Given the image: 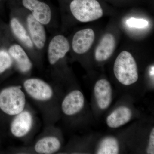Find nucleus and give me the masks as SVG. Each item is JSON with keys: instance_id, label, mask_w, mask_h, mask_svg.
Segmentation results:
<instances>
[{"instance_id": "nucleus-7", "label": "nucleus", "mask_w": 154, "mask_h": 154, "mask_svg": "<svg viewBox=\"0 0 154 154\" xmlns=\"http://www.w3.org/2000/svg\"><path fill=\"white\" fill-rule=\"evenodd\" d=\"M6 48L19 71L24 74L30 71L33 63L30 56L24 48L15 40L11 33Z\"/></svg>"}, {"instance_id": "nucleus-21", "label": "nucleus", "mask_w": 154, "mask_h": 154, "mask_svg": "<svg viewBox=\"0 0 154 154\" xmlns=\"http://www.w3.org/2000/svg\"><path fill=\"white\" fill-rule=\"evenodd\" d=\"M154 65L152 66L149 70V75L152 80L154 81Z\"/></svg>"}, {"instance_id": "nucleus-19", "label": "nucleus", "mask_w": 154, "mask_h": 154, "mask_svg": "<svg viewBox=\"0 0 154 154\" xmlns=\"http://www.w3.org/2000/svg\"><path fill=\"white\" fill-rule=\"evenodd\" d=\"M128 25L131 28H146L149 25V22L143 19L131 18L126 21Z\"/></svg>"}, {"instance_id": "nucleus-14", "label": "nucleus", "mask_w": 154, "mask_h": 154, "mask_svg": "<svg viewBox=\"0 0 154 154\" xmlns=\"http://www.w3.org/2000/svg\"><path fill=\"white\" fill-rule=\"evenodd\" d=\"M33 124V118L30 112L22 111L17 114L11 124L12 134L17 137H22L27 134Z\"/></svg>"}, {"instance_id": "nucleus-22", "label": "nucleus", "mask_w": 154, "mask_h": 154, "mask_svg": "<svg viewBox=\"0 0 154 154\" xmlns=\"http://www.w3.org/2000/svg\"><path fill=\"white\" fill-rule=\"evenodd\" d=\"M2 1V0H0V2H1Z\"/></svg>"}, {"instance_id": "nucleus-9", "label": "nucleus", "mask_w": 154, "mask_h": 154, "mask_svg": "<svg viewBox=\"0 0 154 154\" xmlns=\"http://www.w3.org/2000/svg\"><path fill=\"white\" fill-rule=\"evenodd\" d=\"M24 86L26 92L31 97L39 101L49 100L53 94L51 87L40 79H28L24 82Z\"/></svg>"}, {"instance_id": "nucleus-17", "label": "nucleus", "mask_w": 154, "mask_h": 154, "mask_svg": "<svg viewBox=\"0 0 154 154\" xmlns=\"http://www.w3.org/2000/svg\"><path fill=\"white\" fill-rule=\"evenodd\" d=\"M118 140L112 136H107L102 139L96 150L98 154H117L119 152Z\"/></svg>"}, {"instance_id": "nucleus-15", "label": "nucleus", "mask_w": 154, "mask_h": 154, "mask_svg": "<svg viewBox=\"0 0 154 154\" xmlns=\"http://www.w3.org/2000/svg\"><path fill=\"white\" fill-rule=\"evenodd\" d=\"M132 110L126 106H119L112 111L106 118L108 127L116 128L127 124L132 118Z\"/></svg>"}, {"instance_id": "nucleus-18", "label": "nucleus", "mask_w": 154, "mask_h": 154, "mask_svg": "<svg viewBox=\"0 0 154 154\" xmlns=\"http://www.w3.org/2000/svg\"><path fill=\"white\" fill-rule=\"evenodd\" d=\"M13 60L6 48L0 49V74L12 66Z\"/></svg>"}, {"instance_id": "nucleus-2", "label": "nucleus", "mask_w": 154, "mask_h": 154, "mask_svg": "<svg viewBox=\"0 0 154 154\" xmlns=\"http://www.w3.org/2000/svg\"><path fill=\"white\" fill-rule=\"evenodd\" d=\"M28 11L49 31L55 26L53 7L50 0H11Z\"/></svg>"}, {"instance_id": "nucleus-12", "label": "nucleus", "mask_w": 154, "mask_h": 154, "mask_svg": "<svg viewBox=\"0 0 154 154\" xmlns=\"http://www.w3.org/2000/svg\"><path fill=\"white\" fill-rule=\"evenodd\" d=\"M85 103V97L82 92L75 90L68 94L63 99L62 110L66 115H74L82 110Z\"/></svg>"}, {"instance_id": "nucleus-16", "label": "nucleus", "mask_w": 154, "mask_h": 154, "mask_svg": "<svg viewBox=\"0 0 154 154\" xmlns=\"http://www.w3.org/2000/svg\"><path fill=\"white\" fill-rule=\"evenodd\" d=\"M60 147V142L57 138L49 136L38 140L35 145L34 148L38 153L51 154L59 150Z\"/></svg>"}, {"instance_id": "nucleus-4", "label": "nucleus", "mask_w": 154, "mask_h": 154, "mask_svg": "<svg viewBox=\"0 0 154 154\" xmlns=\"http://www.w3.org/2000/svg\"><path fill=\"white\" fill-rule=\"evenodd\" d=\"M69 9L72 17L83 23L98 20L104 14L97 0H71L69 3Z\"/></svg>"}, {"instance_id": "nucleus-5", "label": "nucleus", "mask_w": 154, "mask_h": 154, "mask_svg": "<svg viewBox=\"0 0 154 154\" xmlns=\"http://www.w3.org/2000/svg\"><path fill=\"white\" fill-rule=\"evenodd\" d=\"M25 96L21 86L4 89L0 93V109L10 115H15L24 110Z\"/></svg>"}, {"instance_id": "nucleus-13", "label": "nucleus", "mask_w": 154, "mask_h": 154, "mask_svg": "<svg viewBox=\"0 0 154 154\" xmlns=\"http://www.w3.org/2000/svg\"><path fill=\"white\" fill-rule=\"evenodd\" d=\"M116 42L113 34H105L99 42L95 51V58L98 62H103L109 59L115 50Z\"/></svg>"}, {"instance_id": "nucleus-3", "label": "nucleus", "mask_w": 154, "mask_h": 154, "mask_svg": "<svg viewBox=\"0 0 154 154\" xmlns=\"http://www.w3.org/2000/svg\"><path fill=\"white\" fill-rule=\"evenodd\" d=\"M116 78L123 85L128 86L137 82L138 69L136 61L128 51H122L116 59L113 65Z\"/></svg>"}, {"instance_id": "nucleus-6", "label": "nucleus", "mask_w": 154, "mask_h": 154, "mask_svg": "<svg viewBox=\"0 0 154 154\" xmlns=\"http://www.w3.org/2000/svg\"><path fill=\"white\" fill-rule=\"evenodd\" d=\"M8 27L15 40L24 48L30 57L39 55L23 22L11 10Z\"/></svg>"}, {"instance_id": "nucleus-8", "label": "nucleus", "mask_w": 154, "mask_h": 154, "mask_svg": "<svg viewBox=\"0 0 154 154\" xmlns=\"http://www.w3.org/2000/svg\"><path fill=\"white\" fill-rule=\"evenodd\" d=\"M70 50L68 39L62 34L53 35L48 41L46 48L48 60L51 66L66 56Z\"/></svg>"}, {"instance_id": "nucleus-20", "label": "nucleus", "mask_w": 154, "mask_h": 154, "mask_svg": "<svg viewBox=\"0 0 154 154\" xmlns=\"http://www.w3.org/2000/svg\"><path fill=\"white\" fill-rule=\"evenodd\" d=\"M147 154H154V128H152L149 135L148 143L146 147Z\"/></svg>"}, {"instance_id": "nucleus-10", "label": "nucleus", "mask_w": 154, "mask_h": 154, "mask_svg": "<svg viewBox=\"0 0 154 154\" xmlns=\"http://www.w3.org/2000/svg\"><path fill=\"white\" fill-rule=\"evenodd\" d=\"M95 32L91 28H86L77 31L70 43V48L78 55H82L88 52L95 40Z\"/></svg>"}, {"instance_id": "nucleus-11", "label": "nucleus", "mask_w": 154, "mask_h": 154, "mask_svg": "<svg viewBox=\"0 0 154 154\" xmlns=\"http://www.w3.org/2000/svg\"><path fill=\"white\" fill-rule=\"evenodd\" d=\"M94 95L99 109L102 110L107 109L113 98V90L110 82L105 79L97 81L94 87Z\"/></svg>"}, {"instance_id": "nucleus-1", "label": "nucleus", "mask_w": 154, "mask_h": 154, "mask_svg": "<svg viewBox=\"0 0 154 154\" xmlns=\"http://www.w3.org/2000/svg\"><path fill=\"white\" fill-rule=\"evenodd\" d=\"M10 9L21 19L28 30L34 47L39 54L46 51L48 43L47 29L28 11L10 0Z\"/></svg>"}]
</instances>
